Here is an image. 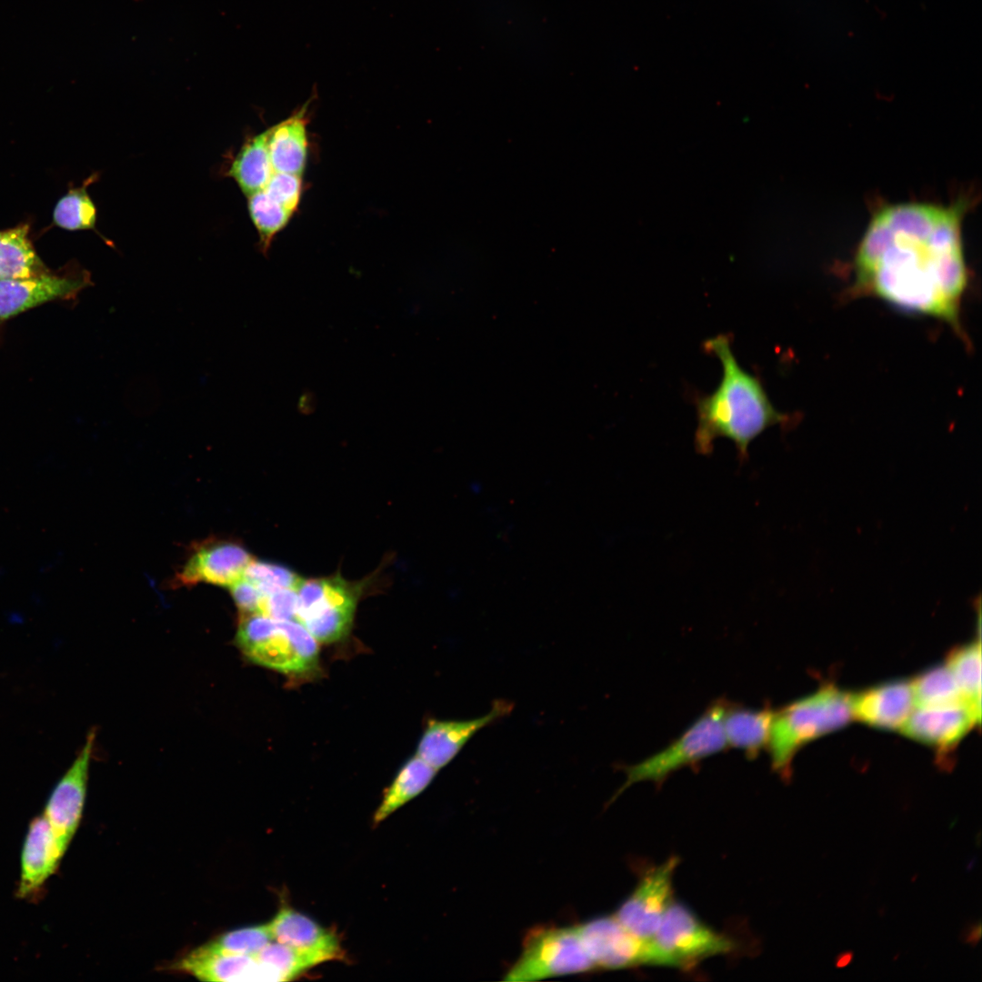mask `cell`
Masks as SVG:
<instances>
[{
  "instance_id": "836d02e7",
  "label": "cell",
  "mask_w": 982,
  "mask_h": 982,
  "mask_svg": "<svg viewBox=\"0 0 982 982\" xmlns=\"http://www.w3.org/2000/svg\"><path fill=\"white\" fill-rule=\"evenodd\" d=\"M233 599L241 614L260 613L264 595L246 577H241L230 586Z\"/></svg>"
},
{
  "instance_id": "4fadbf2b",
  "label": "cell",
  "mask_w": 982,
  "mask_h": 982,
  "mask_svg": "<svg viewBox=\"0 0 982 982\" xmlns=\"http://www.w3.org/2000/svg\"><path fill=\"white\" fill-rule=\"evenodd\" d=\"M90 286V273L80 268L62 276L46 272L27 278L0 279V321L50 301L75 299Z\"/></svg>"
},
{
  "instance_id": "484cf974",
  "label": "cell",
  "mask_w": 982,
  "mask_h": 982,
  "mask_svg": "<svg viewBox=\"0 0 982 982\" xmlns=\"http://www.w3.org/2000/svg\"><path fill=\"white\" fill-rule=\"evenodd\" d=\"M274 981L290 980L326 960L314 953L298 950L278 942H270L256 955Z\"/></svg>"
},
{
  "instance_id": "3957f363",
  "label": "cell",
  "mask_w": 982,
  "mask_h": 982,
  "mask_svg": "<svg viewBox=\"0 0 982 982\" xmlns=\"http://www.w3.org/2000/svg\"><path fill=\"white\" fill-rule=\"evenodd\" d=\"M852 717L850 694L829 685L774 711L767 745L772 769L789 779L793 758L802 747Z\"/></svg>"
},
{
  "instance_id": "8d00e7d4",
  "label": "cell",
  "mask_w": 982,
  "mask_h": 982,
  "mask_svg": "<svg viewBox=\"0 0 982 982\" xmlns=\"http://www.w3.org/2000/svg\"><path fill=\"white\" fill-rule=\"evenodd\" d=\"M852 959H853V952L852 951L842 952L836 958V962H835L836 967H839V968L840 967H847V965L850 964Z\"/></svg>"
},
{
  "instance_id": "5b68a950",
  "label": "cell",
  "mask_w": 982,
  "mask_h": 982,
  "mask_svg": "<svg viewBox=\"0 0 982 982\" xmlns=\"http://www.w3.org/2000/svg\"><path fill=\"white\" fill-rule=\"evenodd\" d=\"M727 701L717 699L666 747L625 767L626 782L616 794L639 782H662L672 773L716 755L727 747L723 718Z\"/></svg>"
},
{
  "instance_id": "cb8c5ba5",
  "label": "cell",
  "mask_w": 982,
  "mask_h": 982,
  "mask_svg": "<svg viewBox=\"0 0 982 982\" xmlns=\"http://www.w3.org/2000/svg\"><path fill=\"white\" fill-rule=\"evenodd\" d=\"M28 232V225L0 231V279L27 278L48 272Z\"/></svg>"
},
{
  "instance_id": "30bf717a",
  "label": "cell",
  "mask_w": 982,
  "mask_h": 982,
  "mask_svg": "<svg viewBox=\"0 0 982 982\" xmlns=\"http://www.w3.org/2000/svg\"><path fill=\"white\" fill-rule=\"evenodd\" d=\"M252 560V555L239 542L208 538L193 546L173 582L177 586L208 583L230 587L244 576Z\"/></svg>"
},
{
  "instance_id": "8fae6325",
  "label": "cell",
  "mask_w": 982,
  "mask_h": 982,
  "mask_svg": "<svg viewBox=\"0 0 982 982\" xmlns=\"http://www.w3.org/2000/svg\"><path fill=\"white\" fill-rule=\"evenodd\" d=\"M577 926L596 969L650 966L649 939L632 934L614 915L598 917Z\"/></svg>"
},
{
  "instance_id": "9c48e42d",
  "label": "cell",
  "mask_w": 982,
  "mask_h": 982,
  "mask_svg": "<svg viewBox=\"0 0 982 982\" xmlns=\"http://www.w3.org/2000/svg\"><path fill=\"white\" fill-rule=\"evenodd\" d=\"M678 858L671 857L646 871L615 913L616 919L639 938L650 939L670 907L673 877Z\"/></svg>"
},
{
  "instance_id": "83f0119b",
  "label": "cell",
  "mask_w": 982,
  "mask_h": 982,
  "mask_svg": "<svg viewBox=\"0 0 982 982\" xmlns=\"http://www.w3.org/2000/svg\"><path fill=\"white\" fill-rule=\"evenodd\" d=\"M917 706L963 701L961 691L947 665L933 667L911 682Z\"/></svg>"
},
{
  "instance_id": "277c9868",
  "label": "cell",
  "mask_w": 982,
  "mask_h": 982,
  "mask_svg": "<svg viewBox=\"0 0 982 982\" xmlns=\"http://www.w3.org/2000/svg\"><path fill=\"white\" fill-rule=\"evenodd\" d=\"M235 641L253 663L286 675L308 674L318 665V642L296 619L240 613Z\"/></svg>"
},
{
  "instance_id": "52a82bcc",
  "label": "cell",
  "mask_w": 982,
  "mask_h": 982,
  "mask_svg": "<svg viewBox=\"0 0 982 982\" xmlns=\"http://www.w3.org/2000/svg\"><path fill=\"white\" fill-rule=\"evenodd\" d=\"M596 970L577 925L537 927L524 939L520 956L504 980L536 981Z\"/></svg>"
},
{
  "instance_id": "f1b7e54d",
  "label": "cell",
  "mask_w": 982,
  "mask_h": 982,
  "mask_svg": "<svg viewBox=\"0 0 982 982\" xmlns=\"http://www.w3.org/2000/svg\"><path fill=\"white\" fill-rule=\"evenodd\" d=\"M92 175L82 187L71 189L56 204L54 223L66 230L95 229L96 208L87 191L86 185L94 182Z\"/></svg>"
},
{
  "instance_id": "e0dca14e",
  "label": "cell",
  "mask_w": 982,
  "mask_h": 982,
  "mask_svg": "<svg viewBox=\"0 0 982 982\" xmlns=\"http://www.w3.org/2000/svg\"><path fill=\"white\" fill-rule=\"evenodd\" d=\"M273 940L290 947L317 954L326 961L343 960L345 952L334 931L309 917L284 906L268 923Z\"/></svg>"
},
{
  "instance_id": "1f68e13d",
  "label": "cell",
  "mask_w": 982,
  "mask_h": 982,
  "mask_svg": "<svg viewBox=\"0 0 982 982\" xmlns=\"http://www.w3.org/2000/svg\"><path fill=\"white\" fill-rule=\"evenodd\" d=\"M301 176L291 173L274 172L264 190L276 202L295 213L302 195Z\"/></svg>"
},
{
  "instance_id": "7a4b0ae2",
  "label": "cell",
  "mask_w": 982,
  "mask_h": 982,
  "mask_svg": "<svg viewBox=\"0 0 982 982\" xmlns=\"http://www.w3.org/2000/svg\"><path fill=\"white\" fill-rule=\"evenodd\" d=\"M731 342L724 334L704 342L706 352L719 360L722 376L712 393L694 398L697 417L694 444L697 453L708 455L717 438H727L744 461L751 442L768 427L787 424V416L772 405L761 379L739 365Z\"/></svg>"
},
{
  "instance_id": "4316f807",
  "label": "cell",
  "mask_w": 982,
  "mask_h": 982,
  "mask_svg": "<svg viewBox=\"0 0 982 982\" xmlns=\"http://www.w3.org/2000/svg\"><path fill=\"white\" fill-rule=\"evenodd\" d=\"M247 207L259 235V249L266 256L275 236L286 226L294 213L264 189L247 196Z\"/></svg>"
},
{
  "instance_id": "d4e9b609",
  "label": "cell",
  "mask_w": 982,
  "mask_h": 982,
  "mask_svg": "<svg viewBox=\"0 0 982 982\" xmlns=\"http://www.w3.org/2000/svg\"><path fill=\"white\" fill-rule=\"evenodd\" d=\"M952 673L967 704L981 713V646L972 642L955 649L947 658Z\"/></svg>"
},
{
  "instance_id": "d590c367",
  "label": "cell",
  "mask_w": 982,
  "mask_h": 982,
  "mask_svg": "<svg viewBox=\"0 0 982 982\" xmlns=\"http://www.w3.org/2000/svg\"><path fill=\"white\" fill-rule=\"evenodd\" d=\"M315 406L316 399L314 398V395L312 393H306L302 395L299 399L298 405V407H300V409L304 408L306 412L307 408L312 409V407H315Z\"/></svg>"
},
{
  "instance_id": "5bb4252c",
  "label": "cell",
  "mask_w": 982,
  "mask_h": 982,
  "mask_svg": "<svg viewBox=\"0 0 982 982\" xmlns=\"http://www.w3.org/2000/svg\"><path fill=\"white\" fill-rule=\"evenodd\" d=\"M514 704L495 700L484 716L464 720L428 719L416 755L437 771L447 766L465 745L481 729L507 716Z\"/></svg>"
},
{
  "instance_id": "7402d4cb",
  "label": "cell",
  "mask_w": 982,
  "mask_h": 982,
  "mask_svg": "<svg viewBox=\"0 0 982 982\" xmlns=\"http://www.w3.org/2000/svg\"><path fill=\"white\" fill-rule=\"evenodd\" d=\"M269 130L246 139L227 171L246 196L264 189L274 173L267 145Z\"/></svg>"
},
{
  "instance_id": "6da1fadb",
  "label": "cell",
  "mask_w": 982,
  "mask_h": 982,
  "mask_svg": "<svg viewBox=\"0 0 982 982\" xmlns=\"http://www.w3.org/2000/svg\"><path fill=\"white\" fill-rule=\"evenodd\" d=\"M961 204L903 203L878 211L855 259V291L958 329L967 286Z\"/></svg>"
},
{
  "instance_id": "ffe728a7",
  "label": "cell",
  "mask_w": 982,
  "mask_h": 982,
  "mask_svg": "<svg viewBox=\"0 0 982 982\" xmlns=\"http://www.w3.org/2000/svg\"><path fill=\"white\" fill-rule=\"evenodd\" d=\"M310 101L270 127L268 152L274 172L302 175L307 160V108Z\"/></svg>"
},
{
  "instance_id": "f546056e",
  "label": "cell",
  "mask_w": 982,
  "mask_h": 982,
  "mask_svg": "<svg viewBox=\"0 0 982 982\" xmlns=\"http://www.w3.org/2000/svg\"><path fill=\"white\" fill-rule=\"evenodd\" d=\"M272 941L267 923L225 933L201 947L209 952L225 955H256Z\"/></svg>"
},
{
  "instance_id": "44dd1931",
  "label": "cell",
  "mask_w": 982,
  "mask_h": 982,
  "mask_svg": "<svg viewBox=\"0 0 982 982\" xmlns=\"http://www.w3.org/2000/svg\"><path fill=\"white\" fill-rule=\"evenodd\" d=\"M773 716L768 706L753 709L727 703L723 718L727 747L756 758L768 745Z\"/></svg>"
},
{
  "instance_id": "8992f818",
  "label": "cell",
  "mask_w": 982,
  "mask_h": 982,
  "mask_svg": "<svg viewBox=\"0 0 982 982\" xmlns=\"http://www.w3.org/2000/svg\"><path fill=\"white\" fill-rule=\"evenodd\" d=\"M651 966L686 969L734 951L731 937L713 929L690 908L672 902L649 939Z\"/></svg>"
},
{
  "instance_id": "ba28073f",
  "label": "cell",
  "mask_w": 982,
  "mask_h": 982,
  "mask_svg": "<svg viewBox=\"0 0 982 982\" xmlns=\"http://www.w3.org/2000/svg\"><path fill=\"white\" fill-rule=\"evenodd\" d=\"M362 588L340 575L302 579L296 588V620L319 643L339 641L350 632Z\"/></svg>"
},
{
  "instance_id": "e575fe53",
  "label": "cell",
  "mask_w": 982,
  "mask_h": 982,
  "mask_svg": "<svg viewBox=\"0 0 982 982\" xmlns=\"http://www.w3.org/2000/svg\"><path fill=\"white\" fill-rule=\"evenodd\" d=\"M961 938L965 943L977 946L981 938V922L970 924L964 929Z\"/></svg>"
},
{
  "instance_id": "d6a6232c",
  "label": "cell",
  "mask_w": 982,
  "mask_h": 982,
  "mask_svg": "<svg viewBox=\"0 0 982 982\" xmlns=\"http://www.w3.org/2000/svg\"><path fill=\"white\" fill-rule=\"evenodd\" d=\"M296 589H278L264 595L260 613L277 620L296 619Z\"/></svg>"
},
{
  "instance_id": "603a6c76",
  "label": "cell",
  "mask_w": 982,
  "mask_h": 982,
  "mask_svg": "<svg viewBox=\"0 0 982 982\" xmlns=\"http://www.w3.org/2000/svg\"><path fill=\"white\" fill-rule=\"evenodd\" d=\"M437 772L416 755L410 757L385 790L382 801L374 814V825H378L404 804L422 793Z\"/></svg>"
},
{
  "instance_id": "9a60e30c",
  "label": "cell",
  "mask_w": 982,
  "mask_h": 982,
  "mask_svg": "<svg viewBox=\"0 0 982 982\" xmlns=\"http://www.w3.org/2000/svg\"><path fill=\"white\" fill-rule=\"evenodd\" d=\"M980 716L963 701L917 706L900 730L914 740L947 750L979 723Z\"/></svg>"
},
{
  "instance_id": "7c38bea8",
  "label": "cell",
  "mask_w": 982,
  "mask_h": 982,
  "mask_svg": "<svg viewBox=\"0 0 982 982\" xmlns=\"http://www.w3.org/2000/svg\"><path fill=\"white\" fill-rule=\"evenodd\" d=\"M95 738V733L92 730L76 758L54 788L43 814L62 855L66 851L81 819Z\"/></svg>"
},
{
  "instance_id": "ac0fdd59",
  "label": "cell",
  "mask_w": 982,
  "mask_h": 982,
  "mask_svg": "<svg viewBox=\"0 0 982 982\" xmlns=\"http://www.w3.org/2000/svg\"><path fill=\"white\" fill-rule=\"evenodd\" d=\"M174 968L203 981H273L255 955L213 953L202 947L177 961Z\"/></svg>"
},
{
  "instance_id": "4dcf8cb0",
  "label": "cell",
  "mask_w": 982,
  "mask_h": 982,
  "mask_svg": "<svg viewBox=\"0 0 982 982\" xmlns=\"http://www.w3.org/2000/svg\"><path fill=\"white\" fill-rule=\"evenodd\" d=\"M244 577L255 584L263 595L278 589H296L303 579L288 567L255 559L246 566Z\"/></svg>"
},
{
  "instance_id": "d6986e66",
  "label": "cell",
  "mask_w": 982,
  "mask_h": 982,
  "mask_svg": "<svg viewBox=\"0 0 982 982\" xmlns=\"http://www.w3.org/2000/svg\"><path fill=\"white\" fill-rule=\"evenodd\" d=\"M63 856L45 816L35 818L22 851L18 896L26 897L39 888L55 871Z\"/></svg>"
},
{
  "instance_id": "2e32d148",
  "label": "cell",
  "mask_w": 982,
  "mask_h": 982,
  "mask_svg": "<svg viewBox=\"0 0 982 982\" xmlns=\"http://www.w3.org/2000/svg\"><path fill=\"white\" fill-rule=\"evenodd\" d=\"M852 716L882 729H901L916 707L911 683L898 680L850 694Z\"/></svg>"
}]
</instances>
